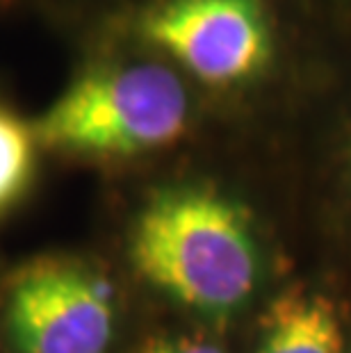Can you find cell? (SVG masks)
I'll return each instance as SVG.
<instances>
[{
	"instance_id": "6da1fadb",
	"label": "cell",
	"mask_w": 351,
	"mask_h": 353,
	"mask_svg": "<svg viewBox=\"0 0 351 353\" xmlns=\"http://www.w3.org/2000/svg\"><path fill=\"white\" fill-rule=\"evenodd\" d=\"M130 255L137 272L164 294L217 317L246 303L260 272L244 210L203 187L155 194L137 216Z\"/></svg>"
},
{
	"instance_id": "7a4b0ae2",
	"label": "cell",
	"mask_w": 351,
	"mask_h": 353,
	"mask_svg": "<svg viewBox=\"0 0 351 353\" xmlns=\"http://www.w3.org/2000/svg\"><path fill=\"white\" fill-rule=\"evenodd\" d=\"M190 117L188 92L160 64L99 66L78 78L32 125L41 146L128 157L169 146Z\"/></svg>"
},
{
	"instance_id": "3957f363",
	"label": "cell",
	"mask_w": 351,
	"mask_h": 353,
	"mask_svg": "<svg viewBox=\"0 0 351 353\" xmlns=\"http://www.w3.org/2000/svg\"><path fill=\"white\" fill-rule=\"evenodd\" d=\"M146 41L214 87L270 64L272 30L260 0H162L141 19Z\"/></svg>"
},
{
	"instance_id": "277c9868",
	"label": "cell",
	"mask_w": 351,
	"mask_h": 353,
	"mask_svg": "<svg viewBox=\"0 0 351 353\" xmlns=\"http://www.w3.org/2000/svg\"><path fill=\"white\" fill-rule=\"evenodd\" d=\"M7 328L19 353H106L114 333L108 285L76 262H39L14 283Z\"/></svg>"
},
{
	"instance_id": "5b68a950",
	"label": "cell",
	"mask_w": 351,
	"mask_h": 353,
	"mask_svg": "<svg viewBox=\"0 0 351 353\" xmlns=\"http://www.w3.org/2000/svg\"><path fill=\"white\" fill-rule=\"evenodd\" d=\"M256 353H342V321L322 294L290 292L272 305Z\"/></svg>"
},
{
	"instance_id": "8992f818",
	"label": "cell",
	"mask_w": 351,
	"mask_h": 353,
	"mask_svg": "<svg viewBox=\"0 0 351 353\" xmlns=\"http://www.w3.org/2000/svg\"><path fill=\"white\" fill-rule=\"evenodd\" d=\"M34 146L32 128L0 108V214L28 190L34 174Z\"/></svg>"
},
{
	"instance_id": "52a82bcc",
	"label": "cell",
	"mask_w": 351,
	"mask_h": 353,
	"mask_svg": "<svg viewBox=\"0 0 351 353\" xmlns=\"http://www.w3.org/2000/svg\"><path fill=\"white\" fill-rule=\"evenodd\" d=\"M139 353H226L217 344L201 340V337H171V340H155Z\"/></svg>"
}]
</instances>
